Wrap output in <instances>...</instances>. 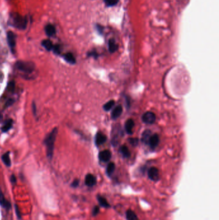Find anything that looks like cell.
Returning a JSON list of instances; mask_svg holds the SVG:
<instances>
[{
    "label": "cell",
    "mask_w": 219,
    "mask_h": 220,
    "mask_svg": "<svg viewBox=\"0 0 219 220\" xmlns=\"http://www.w3.org/2000/svg\"><path fill=\"white\" fill-rule=\"evenodd\" d=\"M57 129L54 128L51 131V133L46 137V139L45 140L46 146L47 156L49 159H52L53 157L54 144L56 140V137H57Z\"/></svg>",
    "instance_id": "6da1fadb"
},
{
    "label": "cell",
    "mask_w": 219,
    "mask_h": 220,
    "mask_svg": "<svg viewBox=\"0 0 219 220\" xmlns=\"http://www.w3.org/2000/svg\"><path fill=\"white\" fill-rule=\"evenodd\" d=\"M16 66L19 70L27 73H32L35 68V65L30 61H17Z\"/></svg>",
    "instance_id": "7a4b0ae2"
},
{
    "label": "cell",
    "mask_w": 219,
    "mask_h": 220,
    "mask_svg": "<svg viewBox=\"0 0 219 220\" xmlns=\"http://www.w3.org/2000/svg\"><path fill=\"white\" fill-rule=\"evenodd\" d=\"M12 21L14 26L20 29H24L27 26V19L20 14H14L12 15Z\"/></svg>",
    "instance_id": "3957f363"
},
{
    "label": "cell",
    "mask_w": 219,
    "mask_h": 220,
    "mask_svg": "<svg viewBox=\"0 0 219 220\" xmlns=\"http://www.w3.org/2000/svg\"><path fill=\"white\" fill-rule=\"evenodd\" d=\"M156 119V117L155 114L152 112L148 111L143 114L142 117V121L144 123L147 124H152L155 122Z\"/></svg>",
    "instance_id": "277c9868"
},
{
    "label": "cell",
    "mask_w": 219,
    "mask_h": 220,
    "mask_svg": "<svg viewBox=\"0 0 219 220\" xmlns=\"http://www.w3.org/2000/svg\"><path fill=\"white\" fill-rule=\"evenodd\" d=\"M148 178L151 180L154 181H158L159 179V173L158 169L154 167L150 168L148 171Z\"/></svg>",
    "instance_id": "5b68a950"
},
{
    "label": "cell",
    "mask_w": 219,
    "mask_h": 220,
    "mask_svg": "<svg viewBox=\"0 0 219 220\" xmlns=\"http://www.w3.org/2000/svg\"><path fill=\"white\" fill-rule=\"evenodd\" d=\"M7 41L10 49L13 51L16 47V35L11 31L7 32Z\"/></svg>",
    "instance_id": "8992f818"
},
{
    "label": "cell",
    "mask_w": 219,
    "mask_h": 220,
    "mask_svg": "<svg viewBox=\"0 0 219 220\" xmlns=\"http://www.w3.org/2000/svg\"><path fill=\"white\" fill-rule=\"evenodd\" d=\"M85 184L88 187H93L97 184V178L92 174H87L85 178Z\"/></svg>",
    "instance_id": "52a82bcc"
},
{
    "label": "cell",
    "mask_w": 219,
    "mask_h": 220,
    "mask_svg": "<svg viewBox=\"0 0 219 220\" xmlns=\"http://www.w3.org/2000/svg\"><path fill=\"white\" fill-rule=\"evenodd\" d=\"M99 160L103 162H107L110 160L111 158V153L109 150H104L99 153Z\"/></svg>",
    "instance_id": "ba28073f"
},
{
    "label": "cell",
    "mask_w": 219,
    "mask_h": 220,
    "mask_svg": "<svg viewBox=\"0 0 219 220\" xmlns=\"http://www.w3.org/2000/svg\"><path fill=\"white\" fill-rule=\"evenodd\" d=\"M159 142V136L157 134H154L153 135H151V138H150L148 144L152 149H155L158 146Z\"/></svg>",
    "instance_id": "9c48e42d"
},
{
    "label": "cell",
    "mask_w": 219,
    "mask_h": 220,
    "mask_svg": "<svg viewBox=\"0 0 219 220\" xmlns=\"http://www.w3.org/2000/svg\"><path fill=\"white\" fill-rule=\"evenodd\" d=\"M106 140H107V137H106V136L104 133H101V132H98L95 137V143L97 144V146H98L104 144L106 142Z\"/></svg>",
    "instance_id": "30bf717a"
},
{
    "label": "cell",
    "mask_w": 219,
    "mask_h": 220,
    "mask_svg": "<svg viewBox=\"0 0 219 220\" xmlns=\"http://www.w3.org/2000/svg\"><path fill=\"white\" fill-rule=\"evenodd\" d=\"M134 127V122L133 119H129L125 124V128L127 133L129 135L133 133V130Z\"/></svg>",
    "instance_id": "8fae6325"
},
{
    "label": "cell",
    "mask_w": 219,
    "mask_h": 220,
    "mask_svg": "<svg viewBox=\"0 0 219 220\" xmlns=\"http://www.w3.org/2000/svg\"><path fill=\"white\" fill-rule=\"evenodd\" d=\"M122 111L123 110H122V107L121 106H116L111 113V118L113 119V120H115V119L118 118L121 115V114H122Z\"/></svg>",
    "instance_id": "7c38bea8"
},
{
    "label": "cell",
    "mask_w": 219,
    "mask_h": 220,
    "mask_svg": "<svg viewBox=\"0 0 219 220\" xmlns=\"http://www.w3.org/2000/svg\"><path fill=\"white\" fill-rule=\"evenodd\" d=\"M109 50L110 53H114L118 50V45L114 39H111L109 41Z\"/></svg>",
    "instance_id": "4fadbf2b"
},
{
    "label": "cell",
    "mask_w": 219,
    "mask_h": 220,
    "mask_svg": "<svg viewBox=\"0 0 219 220\" xmlns=\"http://www.w3.org/2000/svg\"><path fill=\"white\" fill-rule=\"evenodd\" d=\"M45 32L48 36H53L56 33L55 27L52 24H48L45 27Z\"/></svg>",
    "instance_id": "5bb4252c"
},
{
    "label": "cell",
    "mask_w": 219,
    "mask_h": 220,
    "mask_svg": "<svg viewBox=\"0 0 219 220\" xmlns=\"http://www.w3.org/2000/svg\"><path fill=\"white\" fill-rule=\"evenodd\" d=\"M151 132L150 130H145L141 135V142L145 144H148L150 138L151 136Z\"/></svg>",
    "instance_id": "9a60e30c"
},
{
    "label": "cell",
    "mask_w": 219,
    "mask_h": 220,
    "mask_svg": "<svg viewBox=\"0 0 219 220\" xmlns=\"http://www.w3.org/2000/svg\"><path fill=\"white\" fill-rule=\"evenodd\" d=\"M0 204L6 209H9L10 207V203L5 199L3 194L2 193L1 190H0Z\"/></svg>",
    "instance_id": "2e32d148"
},
{
    "label": "cell",
    "mask_w": 219,
    "mask_h": 220,
    "mask_svg": "<svg viewBox=\"0 0 219 220\" xmlns=\"http://www.w3.org/2000/svg\"><path fill=\"white\" fill-rule=\"evenodd\" d=\"M97 199L98 201V203L100 204V205H101L103 207H105V208H108V207H110V205L108 203V202L107 201L104 197L98 195L97 196Z\"/></svg>",
    "instance_id": "e0dca14e"
},
{
    "label": "cell",
    "mask_w": 219,
    "mask_h": 220,
    "mask_svg": "<svg viewBox=\"0 0 219 220\" xmlns=\"http://www.w3.org/2000/svg\"><path fill=\"white\" fill-rule=\"evenodd\" d=\"M64 59L70 64H75L76 62V59L74 55L71 53H67L64 55Z\"/></svg>",
    "instance_id": "ac0fdd59"
},
{
    "label": "cell",
    "mask_w": 219,
    "mask_h": 220,
    "mask_svg": "<svg viewBox=\"0 0 219 220\" xmlns=\"http://www.w3.org/2000/svg\"><path fill=\"white\" fill-rule=\"evenodd\" d=\"M126 218L127 220H137V215L132 210H128L126 212Z\"/></svg>",
    "instance_id": "d6986e66"
},
{
    "label": "cell",
    "mask_w": 219,
    "mask_h": 220,
    "mask_svg": "<svg viewBox=\"0 0 219 220\" xmlns=\"http://www.w3.org/2000/svg\"><path fill=\"white\" fill-rule=\"evenodd\" d=\"M12 124H13V121H12V119H9V120H8L3 124V127L2 128V131L3 132L8 131L12 127Z\"/></svg>",
    "instance_id": "ffe728a7"
},
{
    "label": "cell",
    "mask_w": 219,
    "mask_h": 220,
    "mask_svg": "<svg viewBox=\"0 0 219 220\" xmlns=\"http://www.w3.org/2000/svg\"><path fill=\"white\" fill-rule=\"evenodd\" d=\"M42 45L45 47L47 50H48V51H50V50H52L53 47L52 43L51 42L50 40H49V39L44 40L42 42Z\"/></svg>",
    "instance_id": "44dd1931"
},
{
    "label": "cell",
    "mask_w": 219,
    "mask_h": 220,
    "mask_svg": "<svg viewBox=\"0 0 219 220\" xmlns=\"http://www.w3.org/2000/svg\"><path fill=\"white\" fill-rule=\"evenodd\" d=\"M9 154L10 153L9 152H7L5 153L3 156H2V160L3 162H4L5 164L8 166V167H10V165H11V161H10V156H9Z\"/></svg>",
    "instance_id": "7402d4cb"
},
{
    "label": "cell",
    "mask_w": 219,
    "mask_h": 220,
    "mask_svg": "<svg viewBox=\"0 0 219 220\" xmlns=\"http://www.w3.org/2000/svg\"><path fill=\"white\" fill-rule=\"evenodd\" d=\"M115 170V164L113 162H111L109 163L108 167H107V170H106V173H107V174L108 176H110L112 174V173H114Z\"/></svg>",
    "instance_id": "603a6c76"
},
{
    "label": "cell",
    "mask_w": 219,
    "mask_h": 220,
    "mask_svg": "<svg viewBox=\"0 0 219 220\" xmlns=\"http://www.w3.org/2000/svg\"><path fill=\"white\" fill-rule=\"evenodd\" d=\"M120 151L122 153V155L124 157H126V158H129V157L130 156V153L128 147L127 146H122L120 147Z\"/></svg>",
    "instance_id": "cb8c5ba5"
},
{
    "label": "cell",
    "mask_w": 219,
    "mask_h": 220,
    "mask_svg": "<svg viewBox=\"0 0 219 220\" xmlns=\"http://www.w3.org/2000/svg\"><path fill=\"white\" fill-rule=\"evenodd\" d=\"M115 102L114 101V100H110V101L108 102L107 103L104 105V110L105 111H109L112 108V107H113V106L115 105Z\"/></svg>",
    "instance_id": "d4e9b609"
},
{
    "label": "cell",
    "mask_w": 219,
    "mask_h": 220,
    "mask_svg": "<svg viewBox=\"0 0 219 220\" xmlns=\"http://www.w3.org/2000/svg\"><path fill=\"white\" fill-rule=\"evenodd\" d=\"M107 7H113L117 5L119 0H104Z\"/></svg>",
    "instance_id": "484cf974"
},
{
    "label": "cell",
    "mask_w": 219,
    "mask_h": 220,
    "mask_svg": "<svg viewBox=\"0 0 219 220\" xmlns=\"http://www.w3.org/2000/svg\"><path fill=\"white\" fill-rule=\"evenodd\" d=\"M14 88H15V83L14 81H12L9 84L7 89L10 91H13L14 90Z\"/></svg>",
    "instance_id": "4316f807"
},
{
    "label": "cell",
    "mask_w": 219,
    "mask_h": 220,
    "mask_svg": "<svg viewBox=\"0 0 219 220\" xmlns=\"http://www.w3.org/2000/svg\"><path fill=\"white\" fill-rule=\"evenodd\" d=\"M53 52L57 54H59L60 53V46L59 45H55L53 47Z\"/></svg>",
    "instance_id": "83f0119b"
},
{
    "label": "cell",
    "mask_w": 219,
    "mask_h": 220,
    "mask_svg": "<svg viewBox=\"0 0 219 220\" xmlns=\"http://www.w3.org/2000/svg\"><path fill=\"white\" fill-rule=\"evenodd\" d=\"M100 212V207L98 206H96L94 207V209L93 210V216H97L98 214Z\"/></svg>",
    "instance_id": "f1b7e54d"
},
{
    "label": "cell",
    "mask_w": 219,
    "mask_h": 220,
    "mask_svg": "<svg viewBox=\"0 0 219 220\" xmlns=\"http://www.w3.org/2000/svg\"><path fill=\"white\" fill-rule=\"evenodd\" d=\"M96 28H97V30L98 32L100 34H102V33L104 32V27L100 24H97Z\"/></svg>",
    "instance_id": "f546056e"
},
{
    "label": "cell",
    "mask_w": 219,
    "mask_h": 220,
    "mask_svg": "<svg viewBox=\"0 0 219 220\" xmlns=\"http://www.w3.org/2000/svg\"><path fill=\"white\" fill-rule=\"evenodd\" d=\"M130 144L133 146H136L137 144V142H138V140L136 139H130Z\"/></svg>",
    "instance_id": "4dcf8cb0"
},
{
    "label": "cell",
    "mask_w": 219,
    "mask_h": 220,
    "mask_svg": "<svg viewBox=\"0 0 219 220\" xmlns=\"http://www.w3.org/2000/svg\"><path fill=\"white\" fill-rule=\"evenodd\" d=\"M79 184V180H75L72 183V187H77L78 186Z\"/></svg>",
    "instance_id": "1f68e13d"
},
{
    "label": "cell",
    "mask_w": 219,
    "mask_h": 220,
    "mask_svg": "<svg viewBox=\"0 0 219 220\" xmlns=\"http://www.w3.org/2000/svg\"><path fill=\"white\" fill-rule=\"evenodd\" d=\"M11 182L12 184H15L16 182V178L14 175H12L11 177Z\"/></svg>",
    "instance_id": "d6a6232c"
},
{
    "label": "cell",
    "mask_w": 219,
    "mask_h": 220,
    "mask_svg": "<svg viewBox=\"0 0 219 220\" xmlns=\"http://www.w3.org/2000/svg\"><path fill=\"white\" fill-rule=\"evenodd\" d=\"M16 214H17V217L19 218H20V211H19V209H18V208H17V206H16Z\"/></svg>",
    "instance_id": "836d02e7"
},
{
    "label": "cell",
    "mask_w": 219,
    "mask_h": 220,
    "mask_svg": "<svg viewBox=\"0 0 219 220\" xmlns=\"http://www.w3.org/2000/svg\"><path fill=\"white\" fill-rule=\"evenodd\" d=\"M12 103H13V100H12V99H10L9 100V101L7 102V105H9V106H10V105H11Z\"/></svg>",
    "instance_id": "e575fe53"
},
{
    "label": "cell",
    "mask_w": 219,
    "mask_h": 220,
    "mask_svg": "<svg viewBox=\"0 0 219 220\" xmlns=\"http://www.w3.org/2000/svg\"><path fill=\"white\" fill-rule=\"evenodd\" d=\"M2 114H0V121H1L2 120Z\"/></svg>",
    "instance_id": "d590c367"
}]
</instances>
